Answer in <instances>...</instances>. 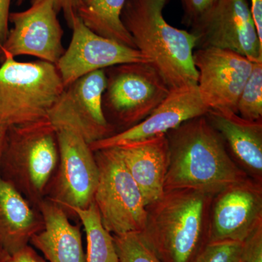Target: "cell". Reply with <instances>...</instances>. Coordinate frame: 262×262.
<instances>
[{"label":"cell","instance_id":"cell-1","mask_svg":"<svg viewBox=\"0 0 262 262\" xmlns=\"http://www.w3.org/2000/svg\"><path fill=\"white\" fill-rule=\"evenodd\" d=\"M168 165L165 191L191 189L215 196L248 174L236 163L206 116L184 122L165 134Z\"/></svg>","mask_w":262,"mask_h":262},{"label":"cell","instance_id":"cell-2","mask_svg":"<svg viewBox=\"0 0 262 262\" xmlns=\"http://www.w3.org/2000/svg\"><path fill=\"white\" fill-rule=\"evenodd\" d=\"M213 196L191 189L165 191L146 207L141 238L161 262H192L208 244Z\"/></svg>","mask_w":262,"mask_h":262},{"label":"cell","instance_id":"cell-3","mask_svg":"<svg viewBox=\"0 0 262 262\" xmlns=\"http://www.w3.org/2000/svg\"><path fill=\"white\" fill-rule=\"evenodd\" d=\"M169 0H126L121 19L136 49L151 61L170 90L198 84L193 61L196 38L190 32L166 21L164 8Z\"/></svg>","mask_w":262,"mask_h":262},{"label":"cell","instance_id":"cell-4","mask_svg":"<svg viewBox=\"0 0 262 262\" xmlns=\"http://www.w3.org/2000/svg\"><path fill=\"white\" fill-rule=\"evenodd\" d=\"M0 67V131L48 119L65 87L49 62H20L4 53Z\"/></svg>","mask_w":262,"mask_h":262},{"label":"cell","instance_id":"cell-5","mask_svg":"<svg viewBox=\"0 0 262 262\" xmlns=\"http://www.w3.org/2000/svg\"><path fill=\"white\" fill-rule=\"evenodd\" d=\"M58 158L56 130L49 118L12 127L5 133L0 176L39 203Z\"/></svg>","mask_w":262,"mask_h":262},{"label":"cell","instance_id":"cell-6","mask_svg":"<svg viewBox=\"0 0 262 262\" xmlns=\"http://www.w3.org/2000/svg\"><path fill=\"white\" fill-rule=\"evenodd\" d=\"M98 180L94 200L103 227L112 234L141 232L146 207L137 184L115 147L94 151Z\"/></svg>","mask_w":262,"mask_h":262},{"label":"cell","instance_id":"cell-7","mask_svg":"<svg viewBox=\"0 0 262 262\" xmlns=\"http://www.w3.org/2000/svg\"><path fill=\"white\" fill-rule=\"evenodd\" d=\"M106 88L103 110L122 130L148 117L168 96L170 89L149 63H130L105 70Z\"/></svg>","mask_w":262,"mask_h":262},{"label":"cell","instance_id":"cell-8","mask_svg":"<svg viewBox=\"0 0 262 262\" xmlns=\"http://www.w3.org/2000/svg\"><path fill=\"white\" fill-rule=\"evenodd\" d=\"M53 125L56 130L59 166L50 200L67 210L87 208L94 200L98 180L94 152L75 125L67 122Z\"/></svg>","mask_w":262,"mask_h":262},{"label":"cell","instance_id":"cell-9","mask_svg":"<svg viewBox=\"0 0 262 262\" xmlns=\"http://www.w3.org/2000/svg\"><path fill=\"white\" fill-rule=\"evenodd\" d=\"M190 27L195 50L220 48L262 63V42L247 0H219Z\"/></svg>","mask_w":262,"mask_h":262},{"label":"cell","instance_id":"cell-10","mask_svg":"<svg viewBox=\"0 0 262 262\" xmlns=\"http://www.w3.org/2000/svg\"><path fill=\"white\" fill-rule=\"evenodd\" d=\"M193 61L205 104L209 110L237 113V101L254 63L238 53L215 48L194 50Z\"/></svg>","mask_w":262,"mask_h":262},{"label":"cell","instance_id":"cell-11","mask_svg":"<svg viewBox=\"0 0 262 262\" xmlns=\"http://www.w3.org/2000/svg\"><path fill=\"white\" fill-rule=\"evenodd\" d=\"M13 24L6 40L0 48L13 57L32 56L56 66L64 53L62 44L63 30L52 0L31 3L24 11L10 13Z\"/></svg>","mask_w":262,"mask_h":262},{"label":"cell","instance_id":"cell-12","mask_svg":"<svg viewBox=\"0 0 262 262\" xmlns=\"http://www.w3.org/2000/svg\"><path fill=\"white\" fill-rule=\"evenodd\" d=\"M72 37L56 67L64 87L82 76L130 63H151L139 50L101 37L90 30L78 16L72 20Z\"/></svg>","mask_w":262,"mask_h":262},{"label":"cell","instance_id":"cell-13","mask_svg":"<svg viewBox=\"0 0 262 262\" xmlns=\"http://www.w3.org/2000/svg\"><path fill=\"white\" fill-rule=\"evenodd\" d=\"M261 224V183L248 178L213 196L208 220V244L244 242Z\"/></svg>","mask_w":262,"mask_h":262},{"label":"cell","instance_id":"cell-14","mask_svg":"<svg viewBox=\"0 0 262 262\" xmlns=\"http://www.w3.org/2000/svg\"><path fill=\"white\" fill-rule=\"evenodd\" d=\"M106 88L105 70L82 76L65 88L48 118L53 124L75 125L90 144L113 135L115 127L106 120L103 110Z\"/></svg>","mask_w":262,"mask_h":262},{"label":"cell","instance_id":"cell-15","mask_svg":"<svg viewBox=\"0 0 262 262\" xmlns=\"http://www.w3.org/2000/svg\"><path fill=\"white\" fill-rule=\"evenodd\" d=\"M200 96L198 84L170 90L167 97L144 120L126 130L90 144L93 151L165 135L184 122L209 111Z\"/></svg>","mask_w":262,"mask_h":262},{"label":"cell","instance_id":"cell-16","mask_svg":"<svg viewBox=\"0 0 262 262\" xmlns=\"http://www.w3.org/2000/svg\"><path fill=\"white\" fill-rule=\"evenodd\" d=\"M114 147L140 189L146 207L159 200L165 192L164 184L168 165L166 136Z\"/></svg>","mask_w":262,"mask_h":262},{"label":"cell","instance_id":"cell-17","mask_svg":"<svg viewBox=\"0 0 262 262\" xmlns=\"http://www.w3.org/2000/svg\"><path fill=\"white\" fill-rule=\"evenodd\" d=\"M205 116L248 177L261 183V120L250 121L233 112L217 110H210Z\"/></svg>","mask_w":262,"mask_h":262},{"label":"cell","instance_id":"cell-18","mask_svg":"<svg viewBox=\"0 0 262 262\" xmlns=\"http://www.w3.org/2000/svg\"><path fill=\"white\" fill-rule=\"evenodd\" d=\"M39 205L43 227L30 244L49 262H85L80 229L71 223L64 208L50 199Z\"/></svg>","mask_w":262,"mask_h":262},{"label":"cell","instance_id":"cell-19","mask_svg":"<svg viewBox=\"0 0 262 262\" xmlns=\"http://www.w3.org/2000/svg\"><path fill=\"white\" fill-rule=\"evenodd\" d=\"M43 227L39 216L12 183L0 176V246L10 256L29 246Z\"/></svg>","mask_w":262,"mask_h":262},{"label":"cell","instance_id":"cell-20","mask_svg":"<svg viewBox=\"0 0 262 262\" xmlns=\"http://www.w3.org/2000/svg\"><path fill=\"white\" fill-rule=\"evenodd\" d=\"M126 0H81L77 16L96 34L135 48L133 38L122 24L121 14Z\"/></svg>","mask_w":262,"mask_h":262},{"label":"cell","instance_id":"cell-21","mask_svg":"<svg viewBox=\"0 0 262 262\" xmlns=\"http://www.w3.org/2000/svg\"><path fill=\"white\" fill-rule=\"evenodd\" d=\"M80 219L86 236L85 262H120L113 235L103 227L96 204L87 208H70Z\"/></svg>","mask_w":262,"mask_h":262},{"label":"cell","instance_id":"cell-22","mask_svg":"<svg viewBox=\"0 0 262 262\" xmlns=\"http://www.w3.org/2000/svg\"><path fill=\"white\" fill-rule=\"evenodd\" d=\"M237 113L250 121L262 119V63H254L239 96Z\"/></svg>","mask_w":262,"mask_h":262},{"label":"cell","instance_id":"cell-23","mask_svg":"<svg viewBox=\"0 0 262 262\" xmlns=\"http://www.w3.org/2000/svg\"><path fill=\"white\" fill-rule=\"evenodd\" d=\"M120 262H161L139 232L113 234Z\"/></svg>","mask_w":262,"mask_h":262},{"label":"cell","instance_id":"cell-24","mask_svg":"<svg viewBox=\"0 0 262 262\" xmlns=\"http://www.w3.org/2000/svg\"><path fill=\"white\" fill-rule=\"evenodd\" d=\"M243 243H210L192 262H241Z\"/></svg>","mask_w":262,"mask_h":262},{"label":"cell","instance_id":"cell-25","mask_svg":"<svg viewBox=\"0 0 262 262\" xmlns=\"http://www.w3.org/2000/svg\"><path fill=\"white\" fill-rule=\"evenodd\" d=\"M241 262H262V224L243 242Z\"/></svg>","mask_w":262,"mask_h":262},{"label":"cell","instance_id":"cell-26","mask_svg":"<svg viewBox=\"0 0 262 262\" xmlns=\"http://www.w3.org/2000/svg\"><path fill=\"white\" fill-rule=\"evenodd\" d=\"M219 0H187L184 6V22L190 26L211 8Z\"/></svg>","mask_w":262,"mask_h":262},{"label":"cell","instance_id":"cell-27","mask_svg":"<svg viewBox=\"0 0 262 262\" xmlns=\"http://www.w3.org/2000/svg\"><path fill=\"white\" fill-rule=\"evenodd\" d=\"M39 0H31V3H35ZM57 13L62 12L69 27H71L72 20L77 16V9L81 0H52Z\"/></svg>","mask_w":262,"mask_h":262},{"label":"cell","instance_id":"cell-28","mask_svg":"<svg viewBox=\"0 0 262 262\" xmlns=\"http://www.w3.org/2000/svg\"><path fill=\"white\" fill-rule=\"evenodd\" d=\"M12 0H0V48L9 34L10 8Z\"/></svg>","mask_w":262,"mask_h":262},{"label":"cell","instance_id":"cell-29","mask_svg":"<svg viewBox=\"0 0 262 262\" xmlns=\"http://www.w3.org/2000/svg\"><path fill=\"white\" fill-rule=\"evenodd\" d=\"M8 262H46L41 257L34 248L27 246L23 249L10 256Z\"/></svg>","mask_w":262,"mask_h":262},{"label":"cell","instance_id":"cell-30","mask_svg":"<svg viewBox=\"0 0 262 262\" xmlns=\"http://www.w3.org/2000/svg\"><path fill=\"white\" fill-rule=\"evenodd\" d=\"M250 3L251 14L256 25L258 37L262 42V0H250Z\"/></svg>","mask_w":262,"mask_h":262},{"label":"cell","instance_id":"cell-31","mask_svg":"<svg viewBox=\"0 0 262 262\" xmlns=\"http://www.w3.org/2000/svg\"><path fill=\"white\" fill-rule=\"evenodd\" d=\"M10 255L0 246V262H8L10 258Z\"/></svg>","mask_w":262,"mask_h":262},{"label":"cell","instance_id":"cell-32","mask_svg":"<svg viewBox=\"0 0 262 262\" xmlns=\"http://www.w3.org/2000/svg\"><path fill=\"white\" fill-rule=\"evenodd\" d=\"M5 133H6V131H0V159H1L3 146H4Z\"/></svg>","mask_w":262,"mask_h":262},{"label":"cell","instance_id":"cell-33","mask_svg":"<svg viewBox=\"0 0 262 262\" xmlns=\"http://www.w3.org/2000/svg\"><path fill=\"white\" fill-rule=\"evenodd\" d=\"M24 1H25V0H17L16 4L18 5V6H20V5L23 4Z\"/></svg>","mask_w":262,"mask_h":262},{"label":"cell","instance_id":"cell-34","mask_svg":"<svg viewBox=\"0 0 262 262\" xmlns=\"http://www.w3.org/2000/svg\"><path fill=\"white\" fill-rule=\"evenodd\" d=\"M180 1L183 5V8H184V6L186 5V3H187V0H180Z\"/></svg>","mask_w":262,"mask_h":262}]
</instances>
